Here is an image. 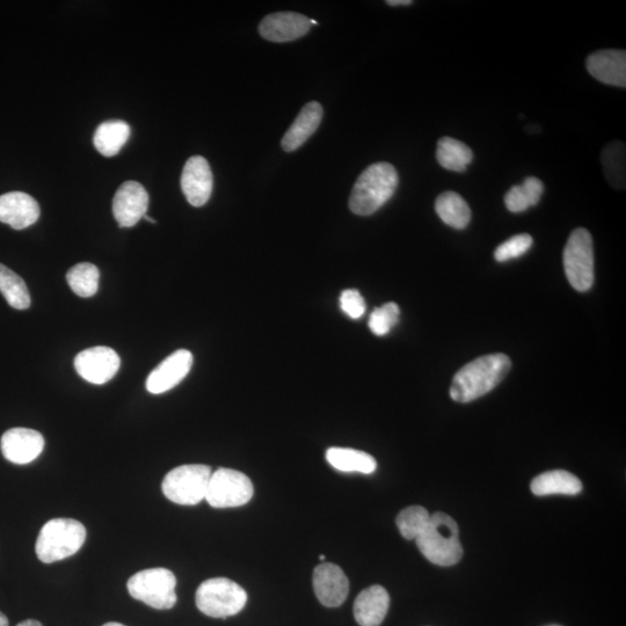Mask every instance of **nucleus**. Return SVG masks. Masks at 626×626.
I'll use <instances>...</instances> for the list:
<instances>
[{
    "instance_id": "1",
    "label": "nucleus",
    "mask_w": 626,
    "mask_h": 626,
    "mask_svg": "<svg viewBox=\"0 0 626 626\" xmlns=\"http://www.w3.org/2000/svg\"><path fill=\"white\" fill-rule=\"evenodd\" d=\"M511 367V359L501 353L473 360L455 375L450 396L457 403L473 402L496 388Z\"/></svg>"
},
{
    "instance_id": "2",
    "label": "nucleus",
    "mask_w": 626,
    "mask_h": 626,
    "mask_svg": "<svg viewBox=\"0 0 626 626\" xmlns=\"http://www.w3.org/2000/svg\"><path fill=\"white\" fill-rule=\"evenodd\" d=\"M398 184L395 166L385 162L370 165L356 180L349 198V209L359 216L375 214L396 193Z\"/></svg>"
},
{
    "instance_id": "3",
    "label": "nucleus",
    "mask_w": 626,
    "mask_h": 626,
    "mask_svg": "<svg viewBox=\"0 0 626 626\" xmlns=\"http://www.w3.org/2000/svg\"><path fill=\"white\" fill-rule=\"evenodd\" d=\"M416 543L422 555L434 565L453 566L463 556L460 529L457 522L446 513L431 515L427 528Z\"/></svg>"
},
{
    "instance_id": "4",
    "label": "nucleus",
    "mask_w": 626,
    "mask_h": 626,
    "mask_svg": "<svg viewBox=\"0 0 626 626\" xmlns=\"http://www.w3.org/2000/svg\"><path fill=\"white\" fill-rule=\"evenodd\" d=\"M86 541L83 523L74 519L50 520L42 527L36 541V556L45 564L74 556Z\"/></svg>"
},
{
    "instance_id": "5",
    "label": "nucleus",
    "mask_w": 626,
    "mask_h": 626,
    "mask_svg": "<svg viewBox=\"0 0 626 626\" xmlns=\"http://www.w3.org/2000/svg\"><path fill=\"white\" fill-rule=\"evenodd\" d=\"M196 607L213 618H228L242 611L247 593L242 586L228 578H214L202 582L195 595Z\"/></svg>"
},
{
    "instance_id": "6",
    "label": "nucleus",
    "mask_w": 626,
    "mask_h": 626,
    "mask_svg": "<svg viewBox=\"0 0 626 626\" xmlns=\"http://www.w3.org/2000/svg\"><path fill=\"white\" fill-rule=\"evenodd\" d=\"M176 586V575L163 567L138 572L127 584L128 592L135 600L157 610H169L176 606Z\"/></svg>"
},
{
    "instance_id": "7",
    "label": "nucleus",
    "mask_w": 626,
    "mask_h": 626,
    "mask_svg": "<svg viewBox=\"0 0 626 626\" xmlns=\"http://www.w3.org/2000/svg\"><path fill=\"white\" fill-rule=\"evenodd\" d=\"M211 468L203 464H186L171 470L162 484L164 496L174 504L194 506L206 500Z\"/></svg>"
},
{
    "instance_id": "8",
    "label": "nucleus",
    "mask_w": 626,
    "mask_h": 626,
    "mask_svg": "<svg viewBox=\"0 0 626 626\" xmlns=\"http://www.w3.org/2000/svg\"><path fill=\"white\" fill-rule=\"evenodd\" d=\"M564 269L570 285L586 293L594 283V245L592 235L584 228L575 229L564 250Z\"/></svg>"
},
{
    "instance_id": "9",
    "label": "nucleus",
    "mask_w": 626,
    "mask_h": 626,
    "mask_svg": "<svg viewBox=\"0 0 626 626\" xmlns=\"http://www.w3.org/2000/svg\"><path fill=\"white\" fill-rule=\"evenodd\" d=\"M254 487L243 472L217 469L211 473L206 500L214 508H234L249 504Z\"/></svg>"
},
{
    "instance_id": "10",
    "label": "nucleus",
    "mask_w": 626,
    "mask_h": 626,
    "mask_svg": "<svg viewBox=\"0 0 626 626\" xmlns=\"http://www.w3.org/2000/svg\"><path fill=\"white\" fill-rule=\"evenodd\" d=\"M121 360L114 349L104 346L87 348L75 359V368L80 377L96 385H103L118 374Z\"/></svg>"
},
{
    "instance_id": "11",
    "label": "nucleus",
    "mask_w": 626,
    "mask_h": 626,
    "mask_svg": "<svg viewBox=\"0 0 626 626\" xmlns=\"http://www.w3.org/2000/svg\"><path fill=\"white\" fill-rule=\"evenodd\" d=\"M149 208V194L137 181H126L113 200V215L120 228L134 227L147 215Z\"/></svg>"
},
{
    "instance_id": "12",
    "label": "nucleus",
    "mask_w": 626,
    "mask_h": 626,
    "mask_svg": "<svg viewBox=\"0 0 626 626\" xmlns=\"http://www.w3.org/2000/svg\"><path fill=\"white\" fill-rule=\"evenodd\" d=\"M193 354L187 349H178L152 370L147 380V390L160 395L176 388L185 380L193 366Z\"/></svg>"
},
{
    "instance_id": "13",
    "label": "nucleus",
    "mask_w": 626,
    "mask_h": 626,
    "mask_svg": "<svg viewBox=\"0 0 626 626\" xmlns=\"http://www.w3.org/2000/svg\"><path fill=\"white\" fill-rule=\"evenodd\" d=\"M214 178L206 158L194 156L187 160L181 174V189L189 205L200 208L213 193Z\"/></svg>"
},
{
    "instance_id": "14",
    "label": "nucleus",
    "mask_w": 626,
    "mask_h": 626,
    "mask_svg": "<svg viewBox=\"0 0 626 626\" xmlns=\"http://www.w3.org/2000/svg\"><path fill=\"white\" fill-rule=\"evenodd\" d=\"M0 448L7 461L24 465L32 463L45 449V439L29 428H12L2 436Z\"/></svg>"
},
{
    "instance_id": "15",
    "label": "nucleus",
    "mask_w": 626,
    "mask_h": 626,
    "mask_svg": "<svg viewBox=\"0 0 626 626\" xmlns=\"http://www.w3.org/2000/svg\"><path fill=\"white\" fill-rule=\"evenodd\" d=\"M313 589L317 599L325 607H340L347 599L349 581L344 571L336 564L323 563L313 571Z\"/></svg>"
},
{
    "instance_id": "16",
    "label": "nucleus",
    "mask_w": 626,
    "mask_h": 626,
    "mask_svg": "<svg viewBox=\"0 0 626 626\" xmlns=\"http://www.w3.org/2000/svg\"><path fill=\"white\" fill-rule=\"evenodd\" d=\"M310 28L311 20L304 14L278 12L269 14L261 21L259 33L267 41L283 43L303 38Z\"/></svg>"
},
{
    "instance_id": "17",
    "label": "nucleus",
    "mask_w": 626,
    "mask_h": 626,
    "mask_svg": "<svg viewBox=\"0 0 626 626\" xmlns=\"http://www.w3.org/2000/svg\"><path fill=\"white\" fill-rule=\"evenodd\" d=\"M40 206L31 195L11 192L0 196V222L14 230H24L38 222Z\"/></svg>"
},
{
    "instance_id": "18",
    "label": "nucleus",
    "mask_w": 626,
    "mask_h": 626,
    "mask_svg": "<svg viewBox=\"0 0 626 626\" xmlns=\"http://www.w3.org/2000/svg\"><path fill=\"white\" fill-rule=\"evenodd\" d=\"M586 67L596 80L607 85L626 87V53L624 50H599L589 55Z\"/></svg>"
},
{
    "instance_id": "19",
    "label": "nucleus",
    "mask_w": 626,
    "mask_h": 626,
    "mask_svg": "<svg viewBox=\"0 0 626 626\" xmlns=\"http://www.w3.org/2000/svg\"><path fill=\"white\" fill-rule=\"evenodd\" d=\"M390 607L387 589L380 585L362 591L354 603V616L361 626H380Z\"/></svg>"
},
{
    "instance_id": "20",
    "label": "nucleus",
    "mask_w": 626,
    "mask_h": 626,
    "mask_svg": "<svg viewBox=\"0 0 626 626\" xmlns=\"http://www.w3.org/2000/svg\"><path fill=\"white\" fill-rule=\"evenodd\" d=\"M323 107L317 101L305 105L298 114L293 125L288 129L282 138V149L286 152H293L309 140L316 133L323 120Z\"/></svg>"
},
{
    "instance_id": "21",
    "label": "nucleus",
    "mask_w": 626,
    "mask_h": 626,
    "mask_svg": "<svg viewBox=\"0 0 626 626\" xmlns=\"http://www.w3.org/2000/svg\"><path fill=\"white\" fill-rule=\"evenodd\" d=\"M531 492L537 497L565 494L575 496L582 491V483L569 471L555 470L537 476L530 485Z\"/></svg>"
},
{
    "instance_id": "22",
    "label": "nucleus",
    "mask_w": 626,
    "mask_h": 626,
    "mask_svg": "<svg viewBox=\"0 0 626 626\" xmlns=\"http://www.w3.org/2000/svg\"><path fill=\"white\" fill-rule=\"evenodd\" d=\"M326 460L331 467L341 472H358L371 475L377 469L375 458L365 451L351 448H330L326 451Z\"/></svg>"
},
{
    "instance_id": "23",
    "label": "nucleus",
    "mask_w": 626,
    "mask_h": 626,
    "mask_svg": "<svg viewBox=\"0 0 626 626\" xmlns=\"http://www.w3.org/2000/svg\"><path fill=\"white\" fill-rule=\"evenodd\" d=\"M131 130L127 122L112 120L101 123L93 137L94 147L105 157L119 154L129 140Z\"/></svg>"
},
{
    "instance_id": "24",
    "label": "nucleus",
    "mask_w": 626,
    "mask_h": 626,
    "mask_svg": "<svg viewBox=\"0 0 626 626\" xmlns=\"http://www.w3.org/2000/svg\"><path fill=\"white\" fill-rule=\"evenodd\" d=\"M435 211L449 227L462 230L471 221V209L460 194L444 192L435 201Z\"/></svg>"
},
{
    "instance_id": "25",
    "label": "nucleus",
    "mask_w": 626,
    "mask_h": 626,
    "mask_svg": "<svg viewBox=\"0 0 626 626\" xmlns=\"http://www.w3.org/2000/svg\"><path fill=\"white\" fill-rule=\"evenodd\" d=\"M439 164L451 172L462 173L473 160V152L467 144L451 137H442L436 149Z\"/></svg>"
},
{
    "instance_id": "26",
    "label": "nucleus",
    "mask_w": 626,
    "mask_h": 626,
    "mask_svg": "<svg viewBox=\"0 0 626 626\" xmlns=\"http://www.w3.org/2000/svg\"><path fill=\"white\" fill-rule=\"evenodd\" d=\"M544 185L542 180L529 177L522 185L514 186L505 196V205L511 213L519 214L540 203Z\"/></svg>"
},
{
    "instance_id": "27",
    "label": "nucleus",
    "mask_w": 626,
    "mask_h": 626,
    "mask_svg": "<svg viewBox=\"0 0 626 626\" xmlns=\"http://www.w3.org/2000/svg\"><path fill=\"white\" fill-rule=\"evenodd\" d=\"M0 293L14 309L26 310L31 307V295L25 281L3 264H0Z\"/></svg>"
},
{
    "instance_id": "28",
    "label": "nucleus",
    "mask_w": 626,
    "mask_h": 626,
    "mask_svg": "<svg viewBox=\"0 0 626 626\" xmlns=\"http://www.w3.org/2000/svg\"><path fill=\"white\" fill-rule=\"evenodd\" d=\"M100 272L97 266L82 262L70 269L67 280L70 288L79 297H92L99 289Z\"/></svg>"
},
{
    "instance_id": "29",
    "label": "nucleus",
    "mask_w": 626,
    "mask_h": 626,
    "mask_svg": "<svg viewBox=\"0 0 626 626\" xmlns=\"http://www.w3.org/2000/svg\"><path fill=\"white\" fill-rule=\"evenodd\" d=\"M604 174L611 186L624 188L625 184V147L622 142H613L602 151Z\"/></svg>"
},
{
    "instance_id": "30",
    "label": "nucleus",
    "mask_w": 626,
    "mask_h": 626,
    "mask_svg": "<svg viewBox=\"0 0 626 626\" xmlns=\"http://www.w3.org/2000/svg\"><path fill=\"white\" fill-rule=\"evenodd\" d=\"M431 520L426 508L411 506L403 509L397 516V527L407 541H416L424 533Z\"/></svg>"
},
{
    "instance_id": "31",
    "label": "nucleus",
    "mask_w": 626,
    "mask_h": 626,
    "mask_svg": "<svg viewBox=\"0 0 626 626\" xmlns=\"http://www.w3.org/2000/svg\"><path fill=\"white\" fill-rule=\"evenodd\" d=\"M399 316L400 309L396 303L384 304L383 307L371 312L369 329L378 337L387 336L393 327L398 324Z\"/></svg>"
},
{
    "instance_id": "32",
    "label": "nucleus",
    "mask_w": 626,
    "mask_h": 626,
    "mask_svg": "<svg viewBox=\"0 0 626 626\" xmlns=\"http://www.w3.org/2000/svg\"><path fill=\"white\" fill-rule=\"evenodd\" d=\"M533 237L527 234L514 236L506 240L494 251V259L498 262H506L516 258H520L527 253L533 246Z\"/></svg>"
},
{
    "instance_id": "33",
    "label": "nucleus",
    "mask_w": 626,
    "mask_h": 626,
    "mask_svg": "<svg viewBox=\"0 0 626 626\" xmlns=\"http://www.w3.org/2000/svg\"><path fill=\"white\" fill-rule=\"evenodd\" d=\"M340 308L349 318L359 319L366 312V301L359 290L348 289L342 291L340 296Z\"/></svg>"
},
{
    "instance_id": "34",
    "label": "nucleus",
    "mask_w": 626,
    "mask_h": 626,
    "mask_svg": "<svg viewBox=\"0 0 626 626\" xmlns=\"http://www.w3.org/2000/svg\"><path fill=\"white\" fill-rule=\"evenodd\" d=\"M387 4L390 6H409L413 2L411 0H388Z\"/></svg>"
},
{
    "instance_id": "35",
    "label": "nucleus",
    "mask_w": 626,
    "mask_h": 626,
    "mask_svg": "<svg viewBox=\"0 0 626 626\" xmlns=\"http://www.w3.org/2000/svg\"><path fill=\"white\" fill-rule=\"evenodd\" d=\"M17 626H42V624L36 620H26L24 622H20Z\"/></svg>"
},
{
    "instance_id": "36",
    "label": "nucleus",
    "mask_w": 626,
    "mask_h": 626,
    "mask_svg": "<svg viewBox=\"0 0 626 626\" xmlns=\"http://www.w3.org/2000/svg\"><path fill=\"white\" fill-rule=\"evenodd\" d=\"M0 626H10L9 620L3 613H0Z\"/></svg>"
},
{
    "instance_id": "37",
    "label": "nucleus",
    "mask_w": 626,
    "mask_h": 626,
    "mask_svg": "<svg viewBox=\"0 0 626 626\" xmlns=\"http://www.w3.org/2000/svg\"><path fill=\"white\" fill-rule=\"evenodd\" d=\"M104 626H126V625H123L121 623L111 622V623L105 624Z\"/></svg>"
},
{
    "instance_id": "38",
    "label": "nucleus",
    "mask_w": 626,
    "mask_h": 626,
    "mask_svg": "<svg viewBox=\"0 0 626 626\" xmlns=\"http://www.w3.org/2000/svg\"><path fill=\"white\" fill-rule=\"evenodd\" d=\"M144 218H145V220H147V221H148V222H150V223H154V224H156V223H157V222L154 220V218H151V217H149L148 215H145V216H144Z\"/></svg>"
},
{
    "instance_id": "39",
    "label": "nucleus",
    "mask_w": 626,
    "mask_h": 626,
    "mask_svg": "<svg viewBox=\"0 0 626 626\" xmlns=\"http://www.w3.org/2000/svg\"><path fill=\"white\" fill-rule=\"evenodd\" d=\"M311 25H315V26H316V25H318V24H317V21H315V20H311Z\"/></svg>"
},
{
    "instance_id": "40",
    "label": "nucleus",
    "mask_w": 626,
    "mask_h": 626,
    "mask_svg": "<svg viewBox=\"0 0 626 626\" xmlns=\"http://www.w3.org/2000/svg\"><path fill=\"white\" fill-rule=\"evenodd\" d=\"M320 560H322V562H324V560L326 559L324 555L319 557Z\"/></svg>"
},
{
    "instance_id": "41",
    "label": "nucleus",
    "mask_w": 626,
    "mask_h": 626,
    "mask_svg": "<svg viewBox=\"0 0 626 626\" xmlns=\"http://www.w3.org/2000/svg\"><path fill=\"white\" fill-rule=\"evenodd\" d=\"M550 626H559V625H550Z\"/></svg>"
}]
</instances>
